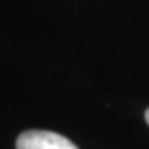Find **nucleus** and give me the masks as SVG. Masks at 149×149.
Here are the masks:
<instances>
[{
  "instance_id": "f257e3e1",
  "label": "nucleus",
  "mask_w": 149,
  "mask_h": 149,
  "mask_svg": "<svg viewBox=\"0 0 149 149\" xmlns=\"http://www.w3.org/2000/svg\"><path fill=\"white\" fill-rule=\"evenodd\" d=\"M16 149H77L68 138L47 130H27L19 134Z\"/></svg>"
},
{
  "instance_id": "f03ea898",
  "label": "nucleus",
  "mask_w": 149,
  "mask_h": 149,
  "mask_svg": "<svg viewBox=\"0 0 149 149\" xmlns=\"http://www.w3.org/2000/svg\"><path fill=\"white\" fill-rule=\"evenodd\" d=\"M145 120H147V124H149V109L145 111Z\"/></svg>"
}]
</instances>
